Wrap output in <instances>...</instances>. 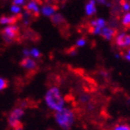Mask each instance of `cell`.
Masks as SVG:
<instances>
[{"label": "cell", "instance_id": "6da1fadb", "mask_svg": "<svg viewBox=\"0 0 130 130\" xmlns=\"http://www.w3.org/2000/svg\"><path fill=\"white\" fill-rule=\"evenodd\" d=\"M45 104L50 111H59L66 107V100L60 91V87H51L46 90L44 96Z\"/></svg>", "mask_w": 130, "mask_h": 130}, {"label": "cell", "instance_id": "7a4b0ae2", "mask_svg": "<svg viewBox=\"0 0 130 130\" xmlns=\"http://www.w3.org/2000/svg\"><path fill=\"white\" fill-rule=\"evenodd\" d=\"M55 122L62 130H71L75 123V112L71 108L64 107L62 110L54 113Z\"/></svg>", "mask_w": 130, "mask_h": 130}, {"label": "cell", "instance_id": "3957f363", "mask_svg": "<svg viewBox=\"0 0 130 130\" xmlns=\"http://www.w3.org/2000/svg\"><path fill=\"white\" fill-rule=\"evenodd\" d=\"M24 109L22 107H16L9 112L8 117V125L11 128H16L21 126V121L24 116Z\"/></svg>", "mask_w": 130, "mask_h": 130}, {"label": "cell", "instance_id": "277c9868", "mask_svg": "<svg viewBox=\"0 0 130 130\" xmlns=\"http://www.w3.org/2000/svg\"><path fill=\"white\" fill-rule=\"evenodd\" d=\"M19 35V28L16 25L6 26L2 31V37L6 43H11L17 38Z\"/></svg>", "mask_w": 130, "mask_h": 130}, {"label": "cell", "instance_id": "5b68a950", "mask_svg": "<svg viewBox=\"0 0 130 130\" xmlns=\"http://www.w3.org/2000/svg\"><path fill=\"white\" fill-rule=\"evenodd\" d=\"M21 65H22V67L23 69L27 71H35L37 68V63L32 58H24L22 60Z\"/></svg>", "mask_w": 130, "mask_h": 130}, {"label": "cell", "instance_id": "8992f818", "mask_svg": "<svg viewBox=\"0 0 130 130\" xmlns=\"http://www.w3.org/2000/svg\"><path fill=\"white\" fill-rule=\"evenodd\" d=\"M26 10H28L29 12H32L35 15H38V13L40 12V8H39V5L36 0H31L28 2V4L25 7Z\"/></svg>", "mask_w": 130, "mask_h": 130}, {"label": "cell", "instance_id": "52a82bcc", "mask_svg": "<svg viewBox=\"0 0 130 130\" xmlns=\"http://www.w3.org/2000/svg\"><path fill=\"white\" fill-rule=\"evenodd\" d=\"M56 7L55 6H51V5H46L42 7L41 8V12L43 14L44 16L46 17H52L56 12Z\"/></svg>", "mask_w": 130, "mask_h": 130}, {"label": "cell", "instance_id": "ba28073f", "mask_svg": "<svg viewBox=\"0 0 130 130\" xmlns=\"http://www.w3.org/2000/svg\"><path fill=\"white\" fill-rule=\"evenodd\" d=\"M17 17L15 16H2L0 18V24L3 25H14V23L17 22Z\"/></svg>", "mask_w": 130, "mask_h": 130}, {"label": "cell", "instance_id": "9c48e42d", "mask_svg": "<svg viewBox=\"0 0 130 130\" xmlns=\"http://www.w3.org/2000/svg\"><path fill=\"white\" fill-rule=\"evenodd\" d=\"M115 31L113 29H111V28H109V27H104L101 31V34L100 35H102L103 37L107 39V40H111L113 36L115 35Z\"/></svg>", "mask_w": 130, "mask_h": 130}, {"label": "cell", "instance_id": "30bf717a", "mask_svg": "<svg viewBox=\"0 0 130 130\" xmlns=\"http://www.w3.org/2000/svg\"><path fill=\"white\" fill-rule=\"evenodd\" d=\"M96 0H89V2L86 5V13L88 16H91L94 13H96Z\"/></svg>", "mask_w": 130, "mask_h": 130}, {"label": "cell", "instance_id": "8fae6325", "mask_svg": "<svg viewBox=\"0 0 130 130\" xmlns=\"http://www.w3.org/2000/svg\"><path fill=\"white\" fill-rule=\"evenodd\" d=\"M90 24H91L92 27H98V28H100V29H103L104 27H106L105 20L102 19V18H99V19L94 20V21L91 22Z\"/></svg>", "mask_w": 130, "mask_h": 130}, {"label": "cell", "instance_id": "7c38bea8", "mask_svg": "<svg viewBox=\"0 0 130 130\" xmlns=\"http://www.w3.org/2000/svg\"><path fill=\"white\" fill-rule=\"evenodd\" d=\"M122 23L125 27L130 28V12H127V13L123 16Z\"/></svg>", "mask_w": 130, "mask_h": 130}, {"label": "cell", "instance_id": "4fadbf2b", "mask_svg": "<svg viewBox=\"0 0 130 130\" xmlns=\"http://www.w3.org/2000/svg\"><path fill=\"white\" fill-rule=\"evenodd\" d=\"M41 57V52L40 50L36 47H32V49H30V58L32 59H38Z\"/></svg>", "mask_w": 130, "mask_h": 130}, {"label": "cell", "instance_id": "5bb4252c", "mask_svg": "<svg viewBox=\"0 0 130 130\" xmlns=\"http://www.w3.org/2000/svg\"><path fill=\"white\" fill-rule=\"evenodd\" d=\"M90 100H91V97L88 94H87V93H83V94H81V95L79 96V101L81 103H83V104L88 103L90 101Z\"/></svg>", "mask_w": 130, "mask_h": 130}, {"label": "cell", "instance_id": "9a60e30c", "mask_svg": "<svg viewBox=\"0 0 130 130\" xmlns=\"http://www.w3.org/2000/svg\"><path fill=\"white\" fill-rule=\"evenodd\" d=\"M51 19H52V22H54L55 24H60V23L64 22V18L60 14H54L51 17Z\"/></svg>", "mask_w": 130, "mask_h": 130}, {"label": "cell", "instance_id": "2e32d148", "mask_svg": "<svg viewBox=\"0 0 130 130\" xmlns=\"http://www.w3.org/2000/svg\"><path fill=\"white\" fill-rule=\"evenodd\" d=\"M120 47H130V35H125L124 36V39L122 41Z\"/></svg>", "mask_w": 130, "mask_h": 130}, {"label": "cell", "instance_id": "e0dca14e", "mask_svg": "<svg viewBox=\"0 0 130 130\" xmlns=\"http://www.w3.org/2000/svg\"><path fill=\"white\" fill-rule=\"evenodd\" d=\"M112 130H130V125L127 124H117Z\"/></svg>", "mask_w": 130, "mask_h": 130}, {"label": "cell", "instance_id": "ac0fdd59", "mask_svg": "<svg viewBox=\"0 0 130 130\" xmlns=\"http://www.w3.org/2000/svg\"><path fill=\"white\" fill-rule=\"evenodd\" d=\"M10 11L11 13L14 14V15H18V14L21 13V11H22V8L20 7V6H17V5H12L10 8Z\"/></svg>", "mask_w": 130, "mask_h": 130}, {"label": "cell", "instance_id": "d6986e66", "mask_svg": "<svg viewBox=\"0 0 130 130\" xmlns=\"http://www.w3.org/2000/svg\"><path fill=\"white\" fill-rule=\"evenodd\" d=\"M87 45V40H86V38L84 37H81L79 38L78 40L76 41V46H78V47H83Z\"/></svg>", "mask_w": 130, "mask_h": 130}, {"label": "cell", "instance_id": "ffe728a7", "mask_svg": "<svg viewBox=\"0 0 130 130\" xmlns=\"http://www.w3.org/2000/svg\"><path fill=\"white\" fill-rule=\"evenodd\" d=\"M8 87V82L5 78L0 77V91H3L4 89H6V87Z\"/></svg>", "mask_w": 130, "mask_h": 130}, {"label": "cell", "instance_id": "44dd1931", "mask_svg": "<svg viewBox=\"0 0 130 130\" xmlns=\"http://www.w3.org/2000/svg\"><path fill=\"white\" fill-rule=\"evenodd\" d=\"M101 31L102 29H100V28H98V27H92V34L94 35H100L101 34Z\"/></svg>", "mask_w": 130, "mask_h": 130}, {"label": "cell", "instance_id": "7402d4cb", "mask_svg": "<svg viewBox=\"0 0 130 130\" xmlns=\"http://www.w3.org/2000/svg\"><path fill=\"white\" fill-rule=\"evenodd\" d=\"M25 3V0H13V5L17 6H22Z\"/></svg>", "mask_w": 130, "mask_h": 130}, {"label": "cell", "instance_id": "603a6c76", "mask_svg": "<svg viewBox=\"0 0 130 130\" xmlns=\"http://www.w3.org/2000/svg\"><path fill=\"white\" fill-rule=\"evenodd\" d=\"M123 9L125 11H129L130 9V4L127 2H124L123 3Z\"/></svg>", "mask_w": 130, "mask_h": 130}, {"label": "cell", "instance_id": "cb8c5ba5", "mask_svg": "<svg viewBox=\"0 0 130 130\" xmlns=\"http://www.w3.org/2000/svg\"><path fill=\"white\" fill-rule=\"evenodd\" d=\"M22 54H23L24 58H30V49H23Z\"/></svg>", "mask_w": 130, "mask_h": 130}, {"label": "cell", "instance_id": "d4e9b609", "mask_svg": "<svg viewBox=\"0 0 130 130\" xmlns=\"http://www.w3.org/2000/svg\"><path fill=\"white\" fill-rule=\"evenodd\" d=\"M96 2L100 4V5H106V6H109V4L107 3L106 0H96Z\"/></svg>", "mask_w": 130, "mask_h": 130}, {"label": "cell", "instance_id": "484cf974", "mask_svg": "<svg viewBox=\"0 0 130 130\" xmlns=\"http://www.w3.org/2000/svg\"><path fill=\"white\" fill-rule=\"evenodd\" d=\"M76 54H77V50L76 49H72L70 51V55H72V56H75Z\"/></svg>", "mask_w": 130, "mask_h": 130}, {"label": "cell", "instance_id": "4316f807", "mask_svg": "<svg viewBox=\"0 0 130 130\" xmlns=\"http://www.w3.org/2000/svg\"><path fill=\"white\" fill-rule=\"evenodd\" d=\"M125 59L127 60V61H130V56L128 54H125Z\"/></svg>", "mask_w": 130, "mask_h": 130}, {"label": "cell", "instance_id": "83f0119b", "mask_svg": "<svg viewBox=\"0 0 130 130\" xmlns=\"http://www.w3.org/2000/svg\"><path fill=\"white\" fill-rule=\"evenodd\" d=\"M13 130H23V128H22V125H21V126H19V127L14 128Z\"/></svg>", "mask_w": 130, "mask_h": 130}, {"label": "cell", "instance_id": "f1b7e54d", "mask_svg": "<svg viewBox=\"0 0 130 130\" xmlns=\"http://www.w3.org/2000/svg\"><path fill=\"white\" fill-rule=\"evenodd\" d=\"M126 54H128L130 56V47L128 48V50H127V52H126Z\"/></svg>", "mask_w": 130, "mask_h": 130}]
</instances>
